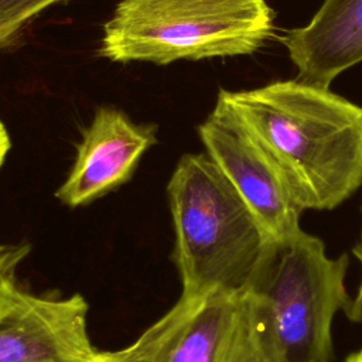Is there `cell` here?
<instances>
[{
  "label": "cell",
  "instance_id": "1",
  "mask_svg": "<svg viewBox=\"0 0 362 362\" xmlns=\"http://www.w3.org/2000/svg\"><path fill=\"white\" fill-rule=\"evenodd\" d=\"M225 107L269 151L304 209H332L362 185V107L297 79L222 89Z\"/></svg>",
  "mask_w": 362,
  "mask_h": 362
},
{
  "label": "cell",
  "instance_id": "2",
  "mask_svg": "<svg viewBox=\"0 0 362 362\" xmlns=\"http://www.w3.org/2000/svg\"><path fill=\"white\" fill-rule=\"evenodd\" d=\"M167 194L181 298L253 288L276 243L211 156H182Z\"/></svg>",
  "mask_w": 362,
  "mask_h": 362
},
{
  "label": "cell",
  "instance_id": "3",
  "mask_svg": "<svg viewBox=\"0 0 362 362\" xmlns=\"http://www.w3.org/2000/svg\"><path fill=\"white\" fill-rule=\"evenodd\" d=\"M266 0H119L99 55L115 62L247 55L273 34Z\"/></svg>",
  "mask_w": 362,
  "mask_h": 362
},
{
  "label": "cell",
  "instance_id": "4",
  "mask_svg": "<svg viewBox=\"0 0 362 362\" xmlns=\"http://www.w3.org/2000/svg\"><path fill=\"white\" fill-rule=\"evenodd\" d=\"M348 255L329 257L303 229L276 245L256 286L267 310L274 362H331V327L348 307Z\"/></svg>",
  "mask_w": 362,
  "mask_h": 362
},
{
  "label": "cell",
  "instance_id": "5",
  "mask_svg": "<svg viewBox=\"0 0 362 362\" xmlns=\"http://www.w3.org/2000/svg\"><path fill=\"white\" fill-rule=\"evenodd\" d=\"M124 349L137 362H274L266 304L252 288L180 298Z\"/></svg>",
  "mask_w": 362,
  "mask_h": 362
},
{
  "label": "cell",
  "instance_id": "6",
  "mask_svg": "<svg viewBox=\"0 0 362 362\" xmlns=\"http://www.w3.org/2000/svg\"><path fill=\"white\" fill-rule=\"evenodd\" d=\"M81 294L35 296L16 276L0 284V362H98Z\"/></svg>",
  "mask_w": 362,
  "mask_h": 362
},
{
  "label": "cell",
  "instance_id": "7",
  "mask_svg": "<svg viewBox=\"0 0 362 362\" xmlns=\"http://www.w3.org/2000/svg\"><path fill=\"white\" fill-rule=\"evenodd\" d=\"M198 133L206 153L229 178L273 243L280 245L301 230L303 209L294 201L280 168L238 119L216 103L199 124Z\"/></svg>",
  "mask_w": 362,
  "mask_h": 362
},
{
  "label": "cell",
  "instance_id": "8",
  "mask_svg": "<svg viewBox=\"0 0 362 362\" xmlns=\"http://www.w3.org/2000/svg\"><path fill=\"white\" fill-rule=\"evenodd\" d=\"M156 143V127L136 124L122 110L99 107L83 130L75 163L57 191L68 206L86 205L127 182Z\"/></svg>",
  "mask_w": 362,
  "mask_h": 362
},
{
  "label": "cell",
  "instance_id": "9",
  "mask_svg": "<svg viewBox=\"0 0 362 362\" xmlns=\"http://www.w3.org/2000/svg\"><path fill=\"white\" fill-rule=\"evenodd\" d=\"M281 42L297 68V81L329 88L332 81L362 62V0H324L304 27Z\"/></svg>",
  "mask_w": 362,
  "mask_h": 362
},
{
  "label": "cell",
  "instance_id": "10",
  "mask_svg": "<svg viewBox=\"0 0 362 362\" xmlns=\"http://www.w3.org/2000/svg\"><path fill=\"white\" fill-rule=\"evenodd\" d=\"M58 1L61 0H0V47L11 41L34 16Z\"/></svg>",
  "mask_w": 362,
  "mask_h": 362
},
{
  "label": "cell",
  "instance_id": "11",
  "mask_svg": "<svg viewBox=\"0 0 362 362\" xmlns=\"http://www.w3.org/2000/svg\"><path fill=\"white\" fill-rule=\"evenodd\" d=\"M30 246L23 245H0V284L16 276L18 263L27 256Z\"/></svg>",
  "mask_w": 362,
  "mask_h": 362
},
{
  "label": "cell",
  "instance_id": "12",
  "mask_svg": "<svg viewBox=\"0 0 362 362\" xmlns=\"http://www.w3.org/2000/svg\"><path fill=\"white\" fill-rule=\"evenodd\" d=\"M354 255L362 266V236H361V242L354 247ZM345 314L354 322L362 321V277H361V281H359L355 296L351 298L348 307L345 308Z\"/></svg>",
  "mask_w": 362,
  "mask_h": 362
},
{
  "label": "cell",
  "instance_id": "13",
  "mask_svg": "<svg viewBox=\"0 0 362 362\" xmlns=\"http://www.w3.org/2000/svg\"><path fill=\"white\" fill-rule=\"evenodd\" d=\"M98 362H137L134 358L129 355L126 349L115 351V352H102L99 355Z\"/></svg>",
  "mask_w": 362,
  "mask_h": 362
},
{
  "label": "cell",
  "instance_id": "14",
  "mask_svg": "<svg viewBox=\"0 0 362 362\" xmlns=\"http://www.w3.org/2000/svg\"><path fill=\"white\" fill-rule=\"evenodd\" d=\"M8 150H10V137L6 130V126L0 122V167L4 163Z\"/></svg>",
  "mask_w": 362,
  "mask_h": 362
},
{
  "label": "cell",
  "instance_id": "15",
  "mask_svg": "<svg viewBox=\"0 0 362 362\" xmlns=\"http://www.w3.org/2000/svg\"><path fill=\"white\" fill-rule=\"evenodd\" d=\"M345 362H362V349H359V351L351 354V355L345 359Z\"/></svg>",
  "mask_w": 362,
  "mask_h": 362
}]
</instances>
